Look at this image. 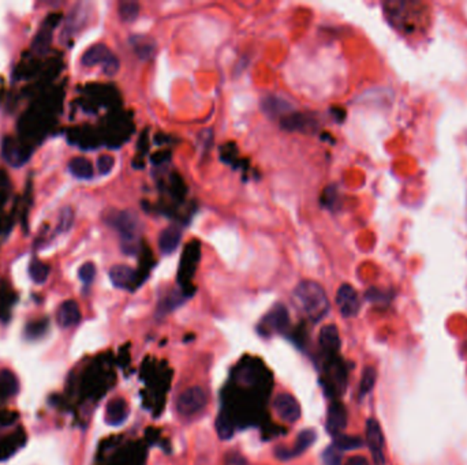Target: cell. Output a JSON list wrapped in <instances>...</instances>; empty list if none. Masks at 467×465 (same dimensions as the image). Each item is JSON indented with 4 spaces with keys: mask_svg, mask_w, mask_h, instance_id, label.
<instances>
[{
    "mask_svg": "<svg viewBox=\"0 0 467 465\" xmlns=\"http://www.w3.org/2000/svg\"><path fill=\"white\" fill-rule=\"evenodd\" d=\"M383 8L389 24L405 34H415L429 22V11L422 1L389 0L383 3Z\"/></svg>",
    "mask_w": 467,
    "mask_h": 465,
    "instance_id": "cell-1",
    "label": "cell"
},
{
    "mask_svg": "<svg viewBox=\"0 0 467 465\" xmlns=\"http://www.w3.org/2000/svg\"><path fill=\"white\" fill-rule=\"evenodd\" d=\"M293 303L303 317L313 324L321 321L330 311V301L324 288L312 280H303L295 287Z\"/></svg>",
    "mask_w": 467,
    "mask_h": 465,
    "instance_id": "cell-2",
    "label": "cell"
},
{
    "mask_svg": "<svg viewBox=\"0 0 467 465\" xmlns=\"http://www.w3.org/2000/svg\"><path fill=\"white\" fill-rule=\"evenodd\" d=\"M106 220L113 229L118 231L123 252L129 255L136 254L141 235V224L137 215L132 210H113Z\"/></svg>",
    "mask_w": 467,
    "mask_h": 465,
    "instance_id": "cell-3",
    "label": "cell"
},
{
    "mask_svg": "<svg viewBox=\"0 0 467 465\" xmlns=\"http://www.w3.org/2000/svg\"><path fill=\"white\" fill-rule=\"evenodd\" d=\"M208 404L207 392L200 386H193L179 394L176 400V410L179 415L190 417L200 413Z\"/></svg>",
    "mask_w": 467,
    "mask_h": 465,
    "instance_id": "cell-4",
    "label": "cell"
},
{
    "mask_svg": "<svg viewBox=\"0 0 467 465\" xmlns=\"http://www.w3.org/2000/svg\"><path fill=\"white\" fill-rule=\"evenodd\" d=\"M201 255V247L197 241H193L188 246L185 247L179 271H178V281L182 285L183 291L189 295V285L192 282L193 276L195 273L198 261Z\"/></svg>",
    "mask_w": 467,
    "mask_h": 465,
    "instance_id": "cell-5",
    "label": "cell"
},
{
    "mask_svg": "<svg viewBox=\"0 0 467 465\" xmlns=\"http://www.w3.org/2000/svg\"><path fill=\"white\" fill-rule=\"evenodd\" d=\"M288 322H290V317H288L287 308L283 304H276L272 307V310L261 320V322L257 327V330L261 336L270 337L274 334L284 333L288 327Z\"/></svg>",
    "mask_w": 467,
    "mask_h": 465,
    "instance_id": "cell-6",
    "label": "cell"
},
{
    "mask_svg": "<svg viewBox=\"0 0 467 465\" xmlns=\"http://www.w3.org/2000/svg\"><path fill=\"white\" fill-rule=\"evenodd\" d=\"M366 442L375 464L384 465V436L376 419H369L366 422Z\"/></svg>",
    "mask_w": 467,
    "mask_h": 465,
    "instance_id": "cell-7",
    "label": "cell"
},
{
    "mask_svg": "<svg viewBox=\"0 0 467 465\" xmlns=\"http://www.w3.org/2000/svg\"><path fill=\"white\" fill-rule=\"evenodd\" d=\"M336 306L344 318H351L357 315L361 301L358 298L357 291L350 284H343L339 287L336 294Z\"/></svg>",
    "mask_w": 467,
    "mask_h": 465,
    "instance_id": "cell-8",
    "label": "cell"
},
{
    "mask_svg": "<svg viewBox=\"0 0 467 465\" xmlns=\"http://www.w3.org/2000/svg\"><path fill=\"white\" fill-rule=\"evenodd\" d=\"M327 381H324V386L327 390H330L332 394H342L347 385V370L346 366L339 359H332L327 373H326Z\"/></svg>",
    "mask_w": 467,
    "mask_h": 465,
    "instance_id": "cell-9",
    "label": "cell"
},
{
    "mask_svg": "<svg viewBox=\"0 0 467 465\" xmlns=\"http://www.w3.org/2000/svg\"><path fill=\"white\" fill-rule=\"evenodd\" d=\"M274 410L277 416L287 423H295L301 416V407L298 401L288 393H281L276 396Z\"/></svg>",
    "mask_w": 467,
    "mask_h": 465,
    "instance_id": "cell-10",
    "label": "cell"
},
{
    "mask_svg": "<svg viewBox=\"0 0 467 465\" xmlns=\"http://www.w3.org/2000/svg\"><path fill=\"white\" fill-rule=\"evenodd\" d=\"M317 439V434L314 430L306 429L298 434V437L295 439V445L288 449V448H277L276 449V457H279L280 460H291L300 455H302L305 450H307Z\"/></svg>",
    "mask_w": 467,
    "mask_h": 465,
    "instance_id": "cell-11",
    "label": "cell"
},
{
    "mask_svg": "<svg viewBox=\"0 0 467 465\" xmlns=\"http://www.w3.org/2000/svg\"><path fill=\"white\" fill-rule=\"evenodd\" d=\"M280 126L287 131H298V133H313L317 130V122L309 113L291 112L284 116L280 122Z\"/></svg>",
    "mask_w": 467,
    "mask_h": 465,
    "instance_id": "cell-12",
    "label": "cell"
},
{
    "mask_svg": "<svg viewBox=\"0 0 467 465\" xmlns=\"http://www.w3.org/2000/svg\"><path fill=\"white\" fill-rule=\"evenodd\" d=\"M110 280L113 287L134 291L139 284L138 273L127 265H115L110 269Z\"/></svg>",
    "mask_w": 467,
    "mask_h": 465,
    "instance_id": "cell-13",
    "label": "cell"
},
{
    "mask_svg": "<svg viewBox=\"0 0 467 465\" xmlns=\"http://www.w3.org/2000/svg\"><path fill=\"white\" fill-rule=\"evenodd\" d=\"M346 426H347L346 407L339 401L332 403L328 410V415H327V431L332 437H337L343 434Z\"/></svg>",
    "mask_w": 467,
    "mask_h": 465,
    "instance_id": "cell-14",
    "label": "cell"
},
{
    "mask_svg": "<svg viewBox=\"0 0 467 465\" xmlns=\"http://www.w3.org/2000/svg\"><path fill=\"white\" fill-rule=\"evenodd\" d=\"M81 321V310L76 301H63L56 313V322L60 328L76 327Z\"/></svg>",
    "mask_w": 467,
    "mask_h": 465,
    "instance_id": "cell-15",
    "label": "cell"
},
{
    "mask_svg": "<svg viewBox=\"0 0 467 465\" xmlns=\"http://www.w3.org/2000/svg\"><path fill=\"white\" fill-rule=\"evenodd\" d=\"M129 413H130L129 406L123 399H113L107 404L104 420L107 424L116 427L127 420Z\"/></svg>",
    "mask_w": 467,
    "mask_h": 465,
    "instance_id": "cell-16",
    "label": "cell"
},
{
    "mask_svg": "<svg viewBox=\"0 0 467 465\" xmlns=\"http://www.w3.org/2000/svg\"><path fill=\"white\" fill-rule=\"evenodd\" d=\"M113 55L110 48L104 44H95L89 47L81 57V63L85 67H95L97 64H102V67L109 62L111 56Z\"/></svg>",
    "mask_w": 467,
    "mask_h": 465,
    "instance_id": "cell-17",
    "label": "cell"
},
{
    "mask_svg": "<svg viewBox=\"0 0 467 465\" xmlns=\"http://www.w3.org/2000/svg\"><path fill=\"white\" fill-rule=\"evenodd\" d=\"M182 229L178 225H169L159 235V248L163 254H172L181 243Z\"/></svg>",
    "mask_w": 467,
    "mask_h": 465,
    "instance_id": "cell-18",
    "label": "cell"
},
{
    "mask_svg": "<svg viewBox=\"0 0 467 465\" xmlns=\"http://www.w3.org/2000/svg\"><path fill=\"white\" fill-rule=\"evenodd\" d=\"M261 108L270 117H284L293 112V107L284 99L277 96H267L263 99Z\"/></svg>",
    "mask_w": 467,
    "mask_h": 465,
    "instance_id": "cell-19",
    "label": "cell"
},
{
    "mask_svg": "<svg viewBox=\"0 0 467 465\" xmlns=\"http://www.w3.org/2000/svg\"><path fill=\"white\" fill-rule=\"evenodd\" d=\"M319 341H320L323 351L327 352L330 356H335V354H337L340 350L339 330L335 325H326L324 328L321 329Z\"/></svg>",
    "mask_w": 467,
    "mask_h": 465,
    "instance_id": "cell-20",
    "label": "cell"
},
{
    "mask_svg": "<svg viewBox=\"0 0 467 465\" xmlns=\"http://www.w3.org/2000/svg\"><path fill=\"white\" fill-rule=\"evenodd\" d=\"M130 44L136 55L144 60L151 59L156 52V43L148 36H133L130 38Z\"/></svg>",
    "mask_w": 467,
    "mask_h": 465,
    "instance_id": "cell-21",
    "label": "cell"
},
{
    "mask_svg": "<svg viewBox=\"0 0 467 465\" xmlns=\"http://www.w3.org/2000/svg\"><path fill=\"white\" fill-rule=\"evenodd\" d=\"M55 25H53L48 20L44 21V24L41 25L40 30L37 31L34 41H33V50L37 54H46L51 45V40H53V29Z\"/></svg>",
    "mask_w": 467,
    "mask_h": 465,
    "instance_id": "cell-22",
    "label": "cell"
},
{
    "mask_svg": "<svg viewBox=\"0 0 467 465\" xmlns=\"http://www.w3.org/2000/svg\"><path fill=\"white\" fill-rule=\"evenodd\" d=\"M1 153H3L4 160L8 164L14 165V166L24 164L29 157L28 155L22 153V150L18 146H15L11 141H7V139H4L3 142Z\"/></svg>",
    "mask_w": 467,
    "mask_h": 465,
    "instance_id": "cell-23",
    "label": "cell"
},
{
    "mask_svg": "<svg viewBox=\"0 0 467 465\" xmlns=\"http://www.w3.org/2000/svg\"><path fill=\"white\" fill-rule=\"evenodd\" d=\"M69 171L71 172L73 176H76L77 179H92L95 169H93V164L85 159V157H74L70 160L69 163Z\"/></svg>",
    "mask_w": 467,
    "mask_h": 465,
    "instance_id": "cell-24",
    "label": "cell"
},
{
    "mask_svg": "<svg viewBox=\"0 0 467 465\" xmlns=\"http://www.w3.org/2000/svg\"><path fill=\"white\" fill-rule=\"evenodd\" d=\"M216 430L220 439H230L234 436L235 431L234 417L225 408L220 410L219 416L216 419Z\"/></svg>",
    "mask_w": 467,
    "mask_h": 465,
    "instance_id": "cell-25",
    "label": "cell"
},
{
    "mask_svg": "<svg viewBox=\"0 0 467 465\" xmlns=\"http://www.w3.org/2000/svg\"><path fill=\"white\" fill-rule=\"evenodd\" d=\"M29 274L36 284H44L50 276V266L39 259H33L29 265Z\"/></svg>",
    "mask_w": 467,
    "mask_h": 465,
    "instance_id": "cell-26",
    "label": "cell"
},
{
    "mask_svg": "<svg viewBox=\"0 0 467 465\" xmlns=\"http://www.w3.org/2000/svg\"><path fill=\"white\" fill-rule=\"evenodd\" d=\"M335 438V446L342 452V450H357L359 448L363 446V439L357 436H346L340 434Z\"/></svg>",
    "mask_w": 467,
    "mask_h": 465,
    "instance_id": "cell-27",
    "label": "cell"
},
{
    "mask_svg": "<svg viewBox=\"0 0 467 465\" xmlns=\"http://www.w3.org/2000/svg\"><path fill=\"white\" fill-rule=\"evenodd\" d=\"M118 11H119L120 20L123 22L130 24L137 18L139 14V4L137 1H120Z\"/></svg>",
    "mask_w": 467,
    "mask_h": 465,
    "instance_id": "cell-28",
    "label": "cell"
},
{
    "mask_svg": "<svg viewBox=\"0 0 467 465\" xmlns=\"http://www.w3.org/2000/svg\"><path fill=\"white\" fill-rule=\"evenodd\" d=\"M376 370L370 366H368L365 370H363V374H362V380H361V383H359V397H363L366 396L369 392H372L375 383H376Z\"/></svg>",
    "mask_w": 467,
    "mask_h": 465,
    "instance_id": "cell-29",
    "label": "cell"
},
{
    "mask_svg": "<svg viewBox=\"0 0 467 465\" xmlns=\"http://www.w3.org/2000/svg\"><path fill=\"white\" fill-rule=\"evenodd\" d=\"M74 224V212L71 208H63L62 212H60V216H59V222H57V228H56V232L57 234H64V232H69L71 229Z\"/></svg>",
    "mask_w": 467,
    "mask_h": 465,
    "instance_id": "cell-30",
    "label": "cell"
},
{
    "mask_svg": "<svg viewBox=\"0 0 467 465\" xmlns=\"http://www.w3.org/2000/svg\"><path fill=\"white\" fill-rule=\"evenodd\" d=\"M78 277L85 285H90L96 277V265L93 262H86L78 271Z\"/></svg>",
    "mask_w": 467,
    "mask_h": 465,
    "instance_id": "cell-31",
    "label": "cell"
},
{
    "mask_svg": "<svg viewBox=\"0 0 467 465\" xmlns=\"http://www.w3.org/2000/svg\"><path fill=\"white\" fill-rule=\"evenodd\" d=\"M324 465H342V453L336 446H330L323 455Z\"/></svg>",
    "mask_w": 467,
    "mask_h": 465,
    "instance_id": "cell-32",
    "label": "cell"
},
{
    "mask_svg": "<svg viewBox=\"0 0 467 465\" xmlns=\"http://www.w3.org/2000/svg\"><path fill=\"white\" fill-rule=\"evenodd\" d=\"M113 164H115V160L111 155H102L97 159V169L100 175H109L113 168Z\"/></svg>",
    "mask_w": 467,
    "mask_h": 465,
    "instance_id": "cell-33",
    "label": "cell"
},
{
    "mask_svg": "<svg viewBox=\"0 0 467 465\" xmlns=\"http://www.w3.org/2000/svg\"><path fill=\"white\" fill-rule=\"evenodd\" d=\"M119 67H120V63H119V59L113 55L111 56L109 59V62L103 66V71L107 77H115L119 71Z\"/></svg>",
    "mask_w": 467,
    "mask_h": 465,
    "instance_id": "cell-34",
    "label": "cell"
},
{
    "mask_svg": "<svg viewBox=\"0 0 467 465\" xmlns=\"http://www.w3.org/2000/svg\"><path fill=\"white\" fill-rule=\"evenodd\" d=\"M224 465H248L246 460L238 455V453H230L225 460H224Z\"/></svg>",
    "mask_w": 467,
    "mask_h": 465,
    "instance_id": "cell-35",
    "label": "cell"
},
{
    "mask_svg": "<svg viewBox=\"0 0 467 465\" xmlns=\"http://www.w3.org/2000/svg\"><path fill=\"white\" fill-rule=\"evenodd\" d=\"M344 465H369V462L363 456H353L346 462Z\"/></svg>",
    "mask_w": 467,
    "mask_h": 465,
    "instance_id": "cell-36",
    "label": "cell"
},
{
    "mask_svg": "<svg viewBox=\"0 0 467 465\" xmlns=\"http://www.w3.org/2000/svg\"><path fill=\"white\" fill-rule=\"evenodd\" d=\"M168 156H169V155H167V152H163V153H160L159 156H153V157H152V162H153L155 164H156V163L160 164L163 160H167V159H168Z\"/></svg>",
    "mask_w": 467,
    "mask_h": 465,
    "instance_id": "cell-37",
    "label": "cell"
}]
</instances>
